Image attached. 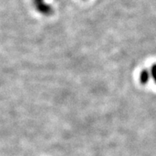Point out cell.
Segmentation results:
<instances>
[{
    "label": "cell",
    "mask_w": 156,
    "mask_h": 156,
    "mask_svg": "<svg viewBox=\"0 0 156 156\" xmlns=\"http://www.w3.org/2000/svg\"><path fill=\"white\" fill-rule=\"evenodd\" d=\"M36 9L44 15H49L52 13V8L49 4L46 3L44 0H34Z\"/></svg>",
    "instance_id": "obj_1"
}]
</instances>
